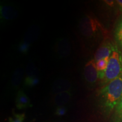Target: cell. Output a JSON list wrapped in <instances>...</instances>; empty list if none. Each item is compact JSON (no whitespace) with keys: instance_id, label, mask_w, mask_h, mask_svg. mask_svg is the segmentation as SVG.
I'll list each match as a JSON object with an SVG mask.
<instances>
[{"instance_id":"cell-1","label":"cell","mask_w":122,"mask_h":122,"mask_svg":"<svg viewBox=\"0 0 122 122\" xmlns=\"http://www.w3.org/2000/svg\"><path fill=\"white\" fill-rule=\"evenodd\" d=\"M122 97V76L102 86L97 94L99 107L102 113L109 115Z\"/></svg>"},{"instance_id":"cell-2","label":"cell","mask_w":122,"mask_h":122,"mask_svg":"<svg viewBox=\"0 0 122 122\" xmlns=\"http://www.w3.org/2000/svg\"><path fill=\"white\" fill-rule=\"evenodd\" d=\"M122 76V53L116 45L109 58L104 77L101 81L102 86Z\"/></svg>"},{"instance_id":"cell-3","label":"cell","mask_w":122,"mask_h":122,"mask_svg":"<svg viewBox=\"0 0 122 122\" xmlns=\"http://www.w3.org/2000/svg\"><path fill=\"white\" fill-rule=\"evenodd\" d=\"M79 28L82 36L87 39L95 37L102 29L98 20L89 15H85L81 18Z\"/></svg>"},{"instance_id":"cell-4","label":"cell","mask_w":122,"mask_h":122,"mask_svg":"<svg viewBox=\"0 0 122 122\" xmlns=\"http://www.w3.org/2000/svg\"><path fill=\"white\" fill-rule=\"evenodd\" d=\"M84 77L86 83L92 86L95 85L98 81L99 72L94 59H91L85 64L84 68Z\"/></svg>"},{"instance_id":"cell-5","label":"cell","mask_w":122,"mask_h":122,"mask_svg":"<svg viewBox=\"0 0 122 122\" xmlns=\"http://www.w3.org/2000/svg\"><path fill=\"white\" fill-rule=\"evenodd\" d=\"M116 45L110 41H105L101 44L98 48L96 50L94 54V60L95 62L106 58H110L113 52Z\"/></svg>"},{"instance_id":"cell-6","label":"cell","mask_w":122,"mask_h":122,"mask_svg":"<svg viewBox=\"0 0 122 122\" xmlns=\"http://www.w3.org/2000/svg\"><path fill=\"white\" fill-rule=\"evenodd\" d=\"M72 88V83L67 79L60 78L56 79L53 83L51 91L54 94L65 92L70 91Z\"/></svg>"},{"instance_id":"cell-7","label":"cell","mask_w":122,"mask_h":122,"mask_svg":"<svg viewBox=\"0 0 122 122\" xmlns=\"http://www.w3.org/2000/svg\"><path fill=\"white\" fill-rule=\"evenodd\" d=\"M1 19L5 21L14 20L18 16V12L14 7L9 5H1Z\"/></svg>"},{"instance_id":"cell-8","label":"cell","mask_w":122,"mask_h":122,"mask_svg":"<svg viewBox=\"0 0 122 122\" xmlns=\"http://www.w3.org/2000/svg\"><path fill=\"white\" fill-rule=\"evenodd\" d=\"M56 51L60 57H66L71 53V46L67 39H60L56 44Z\"/></svg>"},{"instance_id":"cell-9","label":"cell","mask_w":122,"mask_h":122,"mask_svg":"<svg viewBox=\"0 0 122 122\" xmlns=\"http://www.w3.org/2000/svg\"><path fill=\"white\" fill-rule=\"evenodd\" d=\"M16 107L18 109H24L31 106L29 97L23 91L20 90L18 92L16 97Z\"/></svg>"},{"instance_id":"cell-10","label":"cell","mask_w":122,"mask_h":122,"mask_svg":"<svg viewBox=\"0 0 122 122\" xmlns=\"http://www.w3.org/2000/svg\"><path fill=\"white\" fill-rule=\"evenodd\" d=\"M72 97V93L70 91L65 92L56 94L53 97V103L58 107L64 106L68 103Z\"/></svg>"},{"instance_id":"cell-11","label":"cell","mask_w":122,"mask_h":122,"mask_svg":"<svg viewBox=\"0 0 122 122\" xmlns=\"http://www.w3.org/2000/svg\"><path fill=\"white\" fill-rule=\"evenodd\" d=\"M39 28L37 25H33L30 27L24 35L23 41L30 44L35 42L39 37Z\"/></svg>"},{"instance_id":"cell-12","label":"cell","mask_w":122,"mask_h":122,"mask_svg":"<svg viewBox=\"0 0 122 122\" xmlns=\"http://www.w3.org/2000/svg\"><path fill=\"white\" fill-rule=\"evenodd\" d=\"M24 74V70L22 68H19L15 70L11 77L12 86L15 88L19 86L23 78Z\"/></svg>"},{"instance_id":"cell-13","label":"cell","mask_w":122,"mask_h":122,"mask_svg":"<svg viewBox=\"0 0 122 122\" xmlns=\"http://www.w3.org/2000/svg\"><path fill=\"white\" fill-rule=\"evenodd\" d=\"M111 122H122V97L112 112Z\"/></svg>"},{"instance_id":"cell-14","label":"cell","mask_w":122,"mask_h":122,"mask_svg":"<svg viewBox=\"0 0 122 122\" xmlns=\"http://www.w3.org/2000/svg\"><path fill=\"white\" fill-rule=\"evenodd\" d=\"M114 37L117 43L122 49V16L116 24L114 30Z\"/></svg>"},{"instance_id":"cell-15","label":"cell","mask_w":122,"mask_h":122,"mask_svg":"<svg viewBox=\"0 0 122 122\" xmlns=\"http://www.w3.org/2000/svg\"><path fill=\"white\" fill-rule=\"evenodd\" d=\"M39 83V79L37 76L25 77L24 80V84L28 87H33Z\"/></svg>"},{"instance_id":"cell-16","label":"cell","mask_w":122,"mask_h":122,"mask_svg":"<svg viewBox=\"0 0 122 122\" xmlns=\"http://www.w3.org/2000/svg\"><path fill=\"white\" fill-rule=\"evenodd\" d=\"M37 69L33 64H30L27 66L25 70V77L37 76Z\"/></svg>"},{"instance_id":"cell-17","label":"cell","mask_w":122,"mask_h":122,"mask_svg":"<svg viewBox=\"0 0 122 122\" xmlns=\"http://www.w3.org/2000/svg\"><path fill=\"white\" fill-rule=\"evenodd\" d=\"M25 119V114H14L9 118V122H24Z\"/></svg>"},{"instance_id":"cell-18","label":"cell","mask_w":122,"mask_h":122,"mask_svg":"<svg viewBox=\"0 0 122 122\" xmlns=\"http://www.w3.org/2000/svg\"><path fill=\"white\" fill-rule=\"evenodd\" d=\"M30 47V44L27 43V42L23 41L19 44V49L21 53H26L28 52L29 49Z\"/></svg>"},{"instance_id":"cell-19","label":"cell","mask_w":122,"mask_h":122,"mask_svg":"<svg viewBox=\"0 0 122 122\" xmlns=\"http://www.w3.org/2000/svg\"><path fill=\"white\" fill-rule=\"evenodd\" d=\"M67 110L66 109L65 107L64 106H61L58 107L57 109H56V114L57 116H62L65 115L66 112Z\"/></svg>"},{"instance_id":"cell-20","label":"cell","mask_w":122,"mask_h":122,"mask_svg":"<svg viewBox=\"0 0 122 122\" xmlns=\"http://www.w3.org/2000/svg\"><path fill=\"white\" fill-rule=\"evenodd\" d=\"M116 2L118 4L119 10L122 13V0H118V1H116Z\"/></svg>"},{"instance_id":"cell-21","label":"cell","mask_w":122,"mask_h":122,"mask_svg":"<svg viewBox=\"0 0 122 122\" xmlns=\"http://www.w3.org/2000/svg\"><path fill=\"white\" fill-rule=\"evenodd\" d=\"M105 2H106L107 4L109 5H112L114 3V1H105Z\"/></svg>"},{"instance_id":"cell-22","label":"cell","mask_w":122,"mask_h":122,"mask_svg":"<svg viewBox=\"0 0 122 122\" xmlns=\"http://www.w3.org/2000/svg\"><path fill=\"white\" fill-rule=\"evenodd\" d=\"M66 122L65 121H57V122Z\"/></svg>"}]
</instances>
